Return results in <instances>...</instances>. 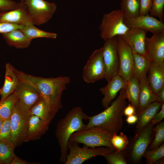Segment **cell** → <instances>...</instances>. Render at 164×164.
I'll list each match as a JSON object with an SVG mask.
<instances>
[{
    "label": "cell",
    "instance_id": "obj_9",
    "mask_svg": "<svg viewBox=\"0 0 164 164\" xmlns=\"http://www.w3.org/2000/svg\"><path fill=\"white\" fill-rule=\"evenodd\" d=\"M105 72L101 47L94 50L89 56L83 69L82 78L87 83H93L104 78Z\"/></svg>",
    "mask_w": 164,
    "mask_h": 164
},
{
    "label": "cell",
    "instance_id": "obj_19",
    "mask_svg": "<svg viewBox=\"0 0 164 164\" xmlns=\"http://www.w3.org/2000/svg\"><path fill=\"white\" fill-rule=\"evenodd\" d=\"M127 84L121 77L117 75L108 82L106 86L101 88L99 90L104 96L101 100L102 106L105 108L108 107L118 93L126 87Z\"/></svg>",
    "mask_w": 164,
    "mask_h": 164
},
{
    "label": "cell",
    "instance_id": "obj_8",
    "mask_svg": "<svg viewBox=\"0 0 164 164\" xmlns=\"http://www.w3.org/2000/svg\"><path fill=\"white\" fill-rule=\"evenodd\" d=\"M23 2L34 25L46 23L53 17L57 9L55 3L44 0H24Z\"/></svg>",
    "mask_w": 164,
    "mask_h": 164
},
{
    "label": "cell",
    "instance_id": "obj_11",
    "mask_svg": "<svg viewBox=\"0 0 164 164\" xmlns=\"http://www.w3.org/2000/svg\"><path fill=\"white\" fill-rule=\"evenodd\" d=\"M15 91L16 95L15 104L28 114L32 107L41 97L31 86L20 80Z\"/></svg>",
    "mask_w": 164,
    "mask_h": 164
},
{
    "label": "cell",
    "instance_id": "obj_16",
    "mask_svg": "<svg viewBox=\"0 0 164 164\" xmlns=\"http://www.w3.org/2000/svg\"><path fill=\"white\" fill-rule=\"evenodd\" d=\"M0 22H5L24 26L34 24L27 9L24 3H19L17 7L12 10L2 12Z\"/></svg>",
    "mask_w": 164,
    "mask_h": 164
},
{
    "label": "cell",
    "instance_id": "obj_32",
    "mask_svg": "<svg viewBox=\"0 0 164 164\" xmlns=\"http://www.w3.org/2000/svg\"><path fill=\"white\" fill-rule=\"evenodd\" d=\"M155 133L154 139L148 148L149 150L155 149L162 144L164 141V122L162 121L153 128Z\"/></svg>",
    "mask_w": 164,
    "mask_h": 164
},
{
    "label": "cell",
    "instance_id": "obj_21",
    "mask_svg": "<svg viewBox=\"0 0 164 164\" xmlns=\"http://www.w3.org/2000/svg\"><path fill=\"white\" fill-rule=\"evenodd\" d=\"M139 82L140 91L138 109L136 114L138 117L150 104L156 101L160 102L157 95L154 93L151 88L147 77L139 81Z\"/></svg>",
    "mask_w": 164,
    "mask_h": 164
},
{
    "label": "cell",
    "instance_id": "obj_31",
    "mask_svg": "<svg viewBox=\"0 0 164 164\" xmlns=\"http://www.w3.org/2000/svg\"><path fill=\"white\" fill-rule=\"evenodd\" d=\"M21 30L27 37L31 40L37 38L54 39L56 38L57 36L56 34L39 29L35 27L33 24L23 26Z\"/></svg>",
    "mask_w": 164,
    "mask_h": 164
},
{
    "label": "cell",
    "instance_id": "obj_27",
    "mask_svg": "<svg viewBox=\"0 0 164 164\" xmlns=\"http://www.w3.org/2000/svg\"><path fill=\"white\" fill-rule=\"evenodd\" d=\"M36 116L48 124L53 119L44 99L41 98L29 110V115Z\"/></svg>",
    "mask_w": 164,
    "mask_h": 164
},
{
    "label": "cell",
    "instance_id": "obj_18",
    "mask_svg": "<svg viewBox=\"0 0 164 164\" xmlns=\"http://www.w3.org/2000/svg\"><path fill=\"white\" fill-rule=\"evenodd\" d=\"M49 124L36 116L29 115L25 133L24 142L39 139L47 131Z\"/></svg>",
    "mask_w": 164,
    "mask_h": 164
},
{
    "label": "cell",
    "instance_id": "obj_36",
    "mask_svg": "<svg viewBox=\"0 0 164 164\" xmlns=\"http://www.w3.org/2000/svg\"><path fill=\"white\" fill-rule=\"evenodd\" d=\"M152 4L149 12L150 16L156 17L162 22L163 20L164 0H152Z\"/></svg>",
    "mask_w": 164,
    "mask_h": 164
},
{
    "label": "cell",
    "instance_id": "obj_20",
    "mask_svg": "<svg viewBox=\"0 0 164 164\" xmlns=\"http://www.w3.org/2000/svg\"><path fill=\"white\" fill-rule=\"evenodd\" d=\"M149 85L155 94L164 86V63L150 62L148 72Z\"/></svg>",
    "mask_w": 164,
    "mask_h": 164
},
{
    "label": "cell",
    "instance_id": "obj_38",
    "mask_svg": "<svg viewBox=\"0 0 164 164\" xmlns=\"http://www.w3.org/2000/svg\"><path fill=\"white\" fill-rule=\"evenodd\" d=\"M19 3L12 0H0V11L6 12L16 8Z\"/></svg>",
    "mask_w": 164,
    "mask_h": 164
},
{
    "label": "cell",
    "instance_id": "obj_39",
    "mask_svg": "<svg viewBox=\"0 0 164 164\" xmlns=\"http://www.w3.org/2000/svg\"><path fill=\"white\" fill-rule=\"evenodd\" d=\"M23 26L5 22H0V33L4 34L15 29H22Z\"/></svg>",
    "mask_w": 164,
    "mask_h": 164
},
{
    "label": "cell",
    "instance_id": "obj_40",
    "mask_svg": "<svg viewBox=\"0 0 164 164\" xmlns=\"http://www.w3.org/2000/svg\"><path fill=\"white\" fill-rule=\"evenodd\" d=\"M139 15H144L148 14L152 5V0H139Z\"/></svg>",
    "mask_w": 164,
    "mask_h": 164
},
{
    "label": "cell",
    "instance_id": "obj_7",
    "mask_svg": "<svg viewBox=\"0 0 164 164\" xmlns=\"http://www.w3.org/2000/svg\"><path fill=\"white\" fill-rule=\"evenodd\" d=\"M153 126L150 123L142 129L137 132L130 144L127 148H128V153L125 154L129 157L131 161L134 163L141 161L143 155L152 139ZM126 148V149H127Z\"/></svg>",
    "mask_w": 164,
    "mask_h": 164
},
{
    "label": "cell",
    "instance_id": "obj_12",
    "mask_svg": "<svg viewBox=\"0 0 164 164\" xmlns=\"http://www.w3.org/2000/svg\"><path fill=\"white\" fill-rule=\"evenodd\" d=\"M119 69L118 75L127 83L132 77L133 53L130 47L120 36H117Z\"/></svg>",
    "mask_w": 164,
    "mask_h": 164
},
{
    "label": "cell",
    "instance_id": "obj_5",
    "mask_svg": "<svg viewBox=\"0 0 164 164\" xmlns=\"http://www.w3.org/2000/svg\"><path fill=\"white\" fill-rule=\"evenodd\" d=\"M121 10H113L103 14L99 26L101 38L105 40L124 35L130 28L125 24Z\"/></svg>",
    "mask_w": 164,
    "mask_h": 164
},
{
    "label": "cell",
    "instance_id": "obj_15",
    "mask_svg": "<svg viewBox=\"0 0 164 164\" xmlns=\"http://www.w3.org/2000/svg\"><path fill=\"white\" fill-rule=\"evenodd\" d=\"M124 22L130 28H138L153 33L164 32V23L159 19L149 15H144L125 18Z\"/></svg>",
    "mask_w": 164,
    "mask_h": 164
},
{
    "label": "cell",
    "instance_id": "obj_10",
    "mask_svg": "<svg viewBox=\"0 0 164 164\" xmlns=\"http://www.w3.org/2000/svg\"><path fill=\"white\" fill-rule=\"evenodd\" d=\"M104 41L102 48L106 70L104 78L108 82L113 77L118 75L119 60L118 37H114Z\"/></svg>",
    "mask_w": 164,
    "mask_h": 164
},
{
    "label": "cell",
    "instance_id": "obj_6",
    "mask_svg": "<svg viewBox=\"0 0 164 164\" xmlns=\"http://www.w3.org/2000/svg\"><path fill=\"white\" fill-rule=\"evenodd\" d=\"M68 153L64 164H81L84 162L97 156L107 155L114 152L112 149L106 147L91 148L84 145L83 147L79 144L69 141Z\"/></svg>",
    "mask_w": 164,
    "mask_h": 164
},
{
    "label": "cell",
    "instance_id": "obj_23",
    "mask_svg": "<svg viewBox=\"0 0 164 164\" xmlns=\"http://www.w3.org/2000/svg\"><path fill=\"white\" fill-rule=\"evenodd\" d=\"M2 36L8 45L17 49L28 47L32 40L27 37L20 29H15L2 34Z\"/></svg>",
    "mask_w": 164,
    "mask_h": 164
},
{
    "label": "cell",
    "instance_id": "obj_41",
    "mask_svg": "<svg viewBox=\"0 0 164 164\" xmlns=\"http://www.w3.org/2000/svg\"><path fill=\"white\" fill-rule=\"evenodd\" d=\"M164 118V103H162L160 110L154 116L150 123L153 125L157 124L161 122Z\"/></svg>",
    "mask_w": 164,
    "mask_h": 164
},
{
    "label": "cell",
    "instance_id": "obj_14",
    "mask_svg": "<svg viewBox=\"0 0 164 164\" xmlns=\"http://www.w3.org/2000/svg\"><path fill=\"white\" fill-rule=\"evenodd\" d=\"M145 56L151 62L164 63V32L146 38Z\"/></svg>",
    "mask_w": 164,
    "mask_h": 164
},
{
    "label": "cell",
    "instance_id": "obj_34",
    "mask_svg": "<svg viewBox=\"0 0 164 164\" xmlns=\"http://www.w3.org/2000/svg\"><path fill=\"white\" fill-rule=\"evenodd\" d=\"M111 142L116 151L125 150L128 146L129 141L127 136L121 132L119 135L113 134L111 139Z\"/></svg>",
    "mask_w": 164,
    "mask_h": 164
},
{
    "label": "cell",
    "instance_id": "obj_25",
    "mask_svg": "<svg viewBox=\"0 0 164 164\" xmlns=\"http://www.w3.org/2000/svg\"><path fill=\"white\" fill-rule=\"evenodd\" d=\"M162 103L158 101H155L148 105L142 111L138 116L136 125L137 132L150 123L154 116L160 109Z\"/></svg>",
    "mask_w": 164,
    "mask_h": 164
},
{
    "label": "cell",
    "instance_id": "obj_47",
    "mask_svg": "<svg viewBox=\"0 0 164 164\" xmlns=\"http://www.w3.org/2000/svg\"><path fill=\"white\" fill-rule=\"evenodd\" d=\"M21 0V2H23L24 1V0Z\"/></svg>",
    "mask_w": 164,
    "mask_h": 164
},
{
    "label": "cell",
    "instance_id": "obj_13",
    "mask_svg": "<svg viewBox=\"0 0 164 164\" xmlns=\"http://www.w3.org/2000/svg\"><path fill=\"white\" fill-rule=\"evenodd\" d=\"M28 114L22 111L15 104L10 117L11 128V142L14 146L24 142L25 133Z\"/></svg>",
    "mask_w": 164,
    "mask_h": 164
},
{
    "label": "cell",
    "instance_id": "obj_43",
    "mask_svg": "<svg viewBox=\"0 0 164 164\" xmlns=\"http://www.w3.org/2000/svg\"><path fill=\"white\" fill-rule=\"evenodd\" d=\"M31 163L27 161L23 160L15 155L10 164H31Z\"/></svg>",
    "mask_w": 164,
    "mask_h": 164
},
{
    "label": "cell",
    "instance_id": "obj_30",
    "mask_svg": "<svg viewBox=\"0 0 164 164\" xmlns=\"http://www.w3.org/2000/svg\"><path fill=\"white\" fill-rule=\"evenodd\" d=\"M121 9L125 18L139 15L140 5L138 0H121Z\"/></svg>",
    "mask_w": 164,
    "mask_h": 164
},
{
    "label": "cell",
    "instance_id": "obj_28",
    "mask_svg": "<svg viewBox=\"0 0 164 164\" xmlns=\"http://www.w3.org/2000/svg\"><path fill=\"white\" fill-rule=\"evenodd\" d=\"M15 91L4 100L0 101V118L3 120L10 119L16 101Z\"/></svg>",
    "mask_w": 164,
    "mask_h": 164
},
{
    "label": "cell",
    "instance_id": "obj_29",
    "mask_svg": "<svg viewBox=\"0 0 164 164\" xmlns=\"http://www.w3.org/2000/svg\"><path fill=\"white\" fill-rule=\"evenodd\" d=\"M15 147L9 141H0V164H10L15 156Z\"/></svg>",
    "mask_w": 164,
    "mask_h": 164
},
{
    "label": "cell",
    "instance_id": "obj_48",
    "mask_svg": "<svg viewBox=\"0 0 164 164\" xmlns=\"http://www.w3.org/2000/svg\"><path fill=\"white\" fill-rule=\"evenodd\" d=\"M2 12H0V16H1V14H2Z\"/></svg>",
    "mask_w": 164,
    "mask_h": 164
},
{
    "label": "cell",
    "instance_id": "obj_37",
    "mask_svg": "<svg viewBox=\"0 0 164 164\" xmlns=\"http://www.w3.org/2000/svg\"><path fill=\"white\" fill-rule=\"evenodd\" d=\"M11 134L10 119L4 120L0 130V141L6 140L10 141Z\"/></svg>",
    "mask_w": 164,
    "mask_h": 164
},
{
    "label": "cell",
    "instance_id": "obj_45",
    "mask_svg": "<svg viewBox=\"0 0 164 164\" xmlns=\"http://www.w3.org/2000/svg\"><path fill=\"white\" fill-rule=\"evenodd\" d=\"M160 102H164V86L156 94Z\"/></svg>",
    "mask_w": 164,
    "mask_h": 164
},
{
    "label": "cell",
    "instance_id": "obj_33",
    "mask_svg": "<svg viewBox=\"0 0 164 164\" xmlns=\"http://www.w3.org/2000/svg\"><path fill=\"white\" fill-rule=\"evenodd\" d=\"M164 156V144L163 143L157 148L152 150H146L143 157L146 159V163L152 164Z\"/></svg>",
    "mask_w": 164,
    "mask_h": 164
},
{
    "label": "cell",
    "instance_id": "obj_49",
    "mask_svg": "<svg viewBox=\"0 0 164 164\" xmlns=\"http://www.w3.org/2000/svg\"><path fill=\"white\" fill-rule=\"evenodd\" d=\"M138 0L139 1V0Z\"/></svg>",
    "mask_w": 164,
    "mask_h": 164
},
{
    "label": "cell",
    "instance_id": "obj_17",
    "mask_svg": "<svg viewBox=\"0 0 164 164\" xmlns=\"http://www.w3.org/2000/svg\"><path fill=\"white\" fill-rule=\"evenodd\" d=\"M147 32L142 29L131 28L124 35L120 36L130 47L133 53L145 55V43Z\"/></svg>",
    "mask_w": 164,
    "mask_h": 164
},
{
    "label": "cell",
    "instance_id": "obj_3",
    "mask_svg": "<svg viewBox=\"0 0 164 164\" xmlns=\"http://www.w3.org/2000/svg\"><path fill=\"white\" fill-rule=\"evenodd\" d=\"M80 106L73 107L57 123L55 136L60 149V163H64L68 153V144L70 137L75 132L85 128L84 120L89 118Z\"/></svg>",
    "mask_w": 164,
    "mask_h": 164
},
{
    "label": "cell",
    "instance_id": "obj_44",
    "mask_svg": "<svg viewBox=\"0 0 164 164\" xmlns=\"http://www.w3.org/2000/svg\"><path fill=\"white\" fill-rule=\"evenodd\" d=\"M138 119V116L136 115L133 114L128 116L126 119V121L128 124L132 125L137 122Z\"/></svg>",
    "mask_w": 164,
    "mask_h": 164
},
{
    "label": "cell",
    "instance_id": "obj_1",
    "mask_svg": "<svg viewBox=\"0 0 164 164\" xmlns=\"http://www.w3.org/2000/svg\"><path fill=\"white\" fill-rule=\"evenodd\" d=\"M13 70L19 80L31 86L44 99L53 118L63 107L61 102L63 92L70 82V78L63 76L45 78L32 76L16 69Z\"/></svg>",
    "mask_w": 164,
    "mask_h": 164
},
{
    "label": "cell",
    "instance_id": "obj_4",
    "mask_svg": "<svg viewBox=\"0 0 164 164\" xmlns=\"http://www.w3.org/2000/svg\"><path fill=\"white\" fill-rule=\"evenodd\" d=\"M113 134L99 126L85 127L73 133L69 141L90 147L104 146L116 151L111 142Z\"/></svg>",
    "mask_w": 164,
    "mask_h": 164
},
{
    "label": "cell",
    "instance_id": "obj_22",
    "mask_svg": "<svg viewBox=\"0 0 164 164\" xmlns=\"http://www.w3.org/2000/svg\"><path fill=\"white\" fill-rule=\"evenodd\" d=\"M13 66L8 63L5 66V80L0 88V101H2L15 91L19 80L13 70Z\"/></svg>",
    "mask_w": 164,
    "mask_h": 164
},
{
    "label": "cell",
    "instance_id": "obj_35",
    "mask_svg": "<svg viewBox=\"0 0 164 164\" xmlns=\"http://www.w3.org/2000/svg\"><path fill=\"white\" fill-rule=\"evenodd\" d=\"M109 164H127L126 157L123 151H115L103 156Z\"/></svg>",
    "mask_w": 164,
    "mask_h": 164
},
{
    "label": "cell",
    "instance_id": "obj_26",
    "mask_svg": "<svg viewBox=\"0 0 164 164\" xmlns=\"http://www.w3.org/2000/svg\"><path fill=\"white\" fill-rule=\"evenodd\" d=\"M140 91L139 81L136 78L132 77L127 83L126 92L127 99L135 108L136 113L138 107Z\"/></svg>",
    "mask_w": 164,
    "mask_h": 164
},
{
    "label": "cell",
    "instance_id": "obj_46",
    "mask_svg": "<svg viewBox=\"0 0 164 164\" xmlns=\"http://www.w3.org/2000/svg\"><path fill=\"white\" fill-rule=\"evenodd\" d=\"M4 120L0 118V130L2 127Z\"/></svg>",
    "mask_w": 164,
    "mask_h": 164
},
{
    "label": "cell",
    "instance_id": "obj_50",
    "mask_svg": "<svg viewBox=\"0 0 164 164\" xmlns=\"http://www.w3.org/2000/svg\"></svg>",
    "mask_w": 164,
    "mask_h": 164
},
{
    "label": "cell",
    "instance_id": "obj_24",
    "mask_svg": "<svg viewBox=\"0 0 164 164\" xmlns=\"http://www.w3.org/2000/svg\"><path fill=\"white\" fill-rule=\"evenodd\" d=\"M133 63L132 75L139 81L146 77L150 61L145 55L133 53Z\"/></svg>",
    "mask_w": 164,
    "mask_h": 164
},
{
    "label": "cell",
    "instance_id": "obj_2",
    "mask_svg": "<svg viewBox=\"0 0 164 164\" xmlns=\"http://www.w3.org/2000/svg\"><path fill=\"white\" fill-rule=\"evenodd\" d=\"M126 87L120 91L117 98L104 111L90 116L86 127L99 126L112 134H117L121 131L123 126L124 110L127 104Z\"/></svg>",
    "mask_w": 164,
    "mask_h": 164
},
{
    "label": "cell",
    "instance_id": "obj_42",
    "mask_svg": "<svg viewBox=\"0 0 164 164\" xmlns=\"http://www.w3.org/2000/svg\"><path fill=\"white\" fill-rule=\"evenodd\" d=\"M123 114L127 116L133 114H136V110L134 106L129 103L128 105L125 108Z\"/></svg>",
    "mask_w": 164,
    "mask_h": 164
}]
</instances>
